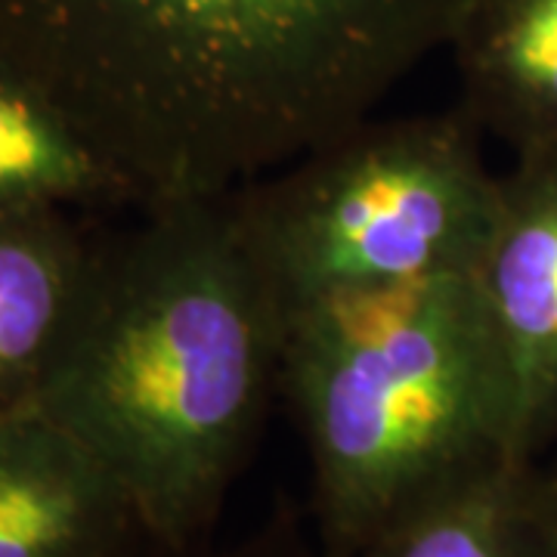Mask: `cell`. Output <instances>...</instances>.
Here are the masks:
<instances>
[{
	"label": "cell",
	"mask_w": 557,
	"mask_h": 557,
	"mask_svg": "<svg viewBox=\"0 0 557 557\" xmlns=\"http://www.w3.org/2000/svg\"><path fill=\"white\" fill-rule=\"evenodd\" d=\"M471 0H0V69L146 208L214 199L369 119Z\"/></svg>",
	"instance_id": "cell-1"
},
{
	"label": "cell",
	"mask_w": 557,
	"mask_h": 557,
	"mask_svg": "<svg viewBox=\"0 0 557 557\" xmlns=\"http://www.w3.org/2000/svg\"><path fill=\"white\" fill-rule=\"evenodd\" d=\"M146 211L94 255L28 403L109 468L146 536L193 545L255 458L288 317L230 193Z\"/></svg>",
	"instance_id": "cell-2"
},
{
	"label": "cell",
	"mask_w": 557,
	"mask_h": 557,
	"mask_svg": "<svg viewBox=\"0 0 557 557\" xmlns=\"http://www.w3.org/2000/svg\"><path fill=\"white\" fill-rule=\"evenodd\" d=\"M278 391L310 458L319 557L511 453L508 387L471 276L347 292L285 322Z\"/></svg>",
	"instance_id": "cell-3"
},
{
	"label": "cell",
	"mask_w": 557,
	"mask_h": 557,
	"mask_svg": "<svg viewBox=\"0 0 557 557\" xmlns=\"http://www.w3.org/2000/svg\"><path fill=\"white\" fill-rule=\"evenodd\" d=\"M230 196L292 317L347 292L471 276L496 223L498 177L458 109L369 115Z\"/></svg>",
	"instance_id": "cell-4"
},
{
	"label": "cell",
	"mask_w": 557,
	"mask_h": 557,
	"mask_svg": "<svg viewBox=\"0 0 557 557\" xmlns=\"http://www.w3.org/2000/svg\"><path fill=\"white\" fill-rule=\"evenodd\" d=\"M508 387L511 453L557 449V149L520 152L498 177V211L471 273Z\"/></svg>",
	"instance_id": "cell-5"
},
{
	"label": "cell",
	"mask_w": 557,
	"mask_h": 557,
	"mask_svg": "<svg viewBox=\"0 0 557 557\" xmlns=\"http://www.w3.org/2000/svg\"><path fill=\"white\" fill-rule=\"evenodd\" d=\"M149 542L100 458L35 403L0 409V557H137Z\"/></svg>",
	"instance_id": "cell-6"
},
{
	"label": "cell",
	"mask_w": 557,
	"mask_h": 557,
	"mask_svg": "<svg viewBox=\"0 0 557 557\" xmlns=\"http://www.w3.org/2000/svg\"><path fill=\"white\" fill-rule=\"evenodd\" d=\"M449 50L480 134L515 156L557 149V0H471Z\"/></svg>",
	"instance_id": "cell-7"
},
{
	"label": "cell",
	"mask_w": 557,
	"mask_h": 557,
	"mask_svg": "<svg viewBox=\"0 0 557 557\" xmlns=\"http://www.w3.org/2000/svg\"><path fill=\"white\" fill-rule=\"evenodd\" d=\"M354 557H557L545 461L498 458L421 502Z\"/></svg>",
	"instance_id": "cell-8"
},
{
	"label": "cell",
	"mask_w": 557,
	"mask_h": 557,
	"mask_svg": "<svg viewBox=\"0 0 557 557\" xmlns=\"http://www.w3.org/2000/svg\"><path fill=\"white\" fill-rule=\"evenodd\" d=\"M90 260L53 208H0V409L32 397Z\"/></svg>",
	"instance_id": "cell-9"
},
{
	"label": "cell",
	"mask_w": 557,
	"mask_h": 557,
	"mask_svg": "<svg viewBox=\"0 0 557 557\" xmlns=\"http://www.w3.org/2000/svg\"><path fill=\"white\" fill-rule=\"evenodd\" d=\"M121 193L78 131L35 87L0 69V208Z\"/></svg>",
	"instance_id": "cell-10"
},
{
	"label": "cell",
	"mask_w": 557,
	"mask_h": 557,
	"mask_svg": "<svg viewBox=\"0 0 557 557\" xmlns=\"http://www.w3.org/2000/svg\"><path fill=\"white\" fill-rule=\"evenodd\" d=\"M137 557H319L313 539L304 530L295 508H278L255 530L220 542L218 536L193 542V545H161L146 542Z\"/></svg>",
	"instance_id": "cell-11"
},
{
	"label": "cell",
	"mask_w": 557,
	"mask_h": 557,
	"mask_svg": "<svg viewBox=\"0 0 557 557\" xmlns=\"http://www.w3.org/2000/svg\"><path fill=\"white\" fill-rule=\"evenodd\" d=\"M545 468H548V478H552V483H555V496H557V449L552 453V456L545 458Z\"/></svg>",
	"instance_id": "cell-12"
}]
</instances>
